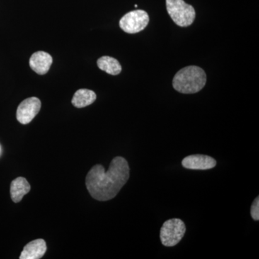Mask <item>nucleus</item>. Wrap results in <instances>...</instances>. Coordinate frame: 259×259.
Masks as SVG:
<instances>
[{"label": "nucleus", "instance_id": "f257e3e1", "mask_svg": "<svg viewBox=\"0 0 259 259\" xmlns=\"http://www.w3.org/2000/svg\"><path fill=\"white\" fill-rule=\"evenodd\" d=\"M129 177L128 163L125 158L117 156L112 160L107 171L100 164L91 168L86 177L87 188L94 199L110 200L127 183Z\"/></svg>", "mask_w": 259, "mask_h": 259}, {"label": "nucleus", "instance_id": "f03ea898", "mask_svg": "<svg viewBox=\"0 0 259 259\" xmlns=\"http://www.w3.org/2000/svg\"><path fill=\"white\" fill-rule=\"evenodd\" d=\"M207 76L202 68L196 66H187L180 70L173 79V88L182 94L199 93L204 88Z\"/></svg>", "mask_w": 259, "mask_h": 259}, {"label": "nucleus", "instance_id": "7ed1b4c3", "mask_svg": "<svg viewBox=\"0 0 259 259\" xmlns=\"http://www.w3.org/2000/svg\"><path fill=\"white\" fill-rule=\"evenodd\" d=\"M166 5L167 12L176 25L188 27L193 23L196 13L192 5L184 0H166Z\"/></svg>", "mask_w": 259, "mask_h": 259}, {"label": "nucleus", "instance_id": "20e7f679", "mask_svg": "<svg viewBox=\"0 0 259 259\" xmlns=\"http://www.w3.org/2000/svg\"><path fill=\"white\" fill-rule=\"evenodd\" d=\"M186 232L185 223L178 218L168 220L163 223L160 231V238L164 246L172 247L178 244Z\"/></svg>", "mask_w": 259, "mask_h": 259}, {"label": "nucleus", "instance_id": "39448f33", "mask_svg": "<svg viewBox=\"0 0 259 259\" xmlns=\"http://www.w3.org/2000/svg\"><path fill=\"white\" fill-rule=\"evenodd\" d=\"M149 23V16L144 10H137L130 12L120 19V27L124 32L130 34L137 33L144 30Z\"/></svg>", "mask_w": 259, "mask_h": 259}, {"label": "nucleus", "instance_id": "423d86ee", "mask_svg": "<svg viewBox=\"0 0 259 259\" xmlns=\"http://www.w3.org/2000/svg\"><path fill=\"white\" fill-rule=\"evenodd\" d=\"M41 102L37 97H30L23 100L17 110V119L23 125L30 123L40 111Z\"/></svg>", "mask_w": 259, "mask_h": 259}, {"label": "nucleus", "instance_id": "0eeeda50", "mask_svg": "<svg viewBox=\"0 0 259 259\" xmlns=\"http://www.w3.org/2000/svg\"><path fill=\"white\" fill-rule=\"evenodd\" d=\"M183 167L192 170H208L217 164L214 158L202 154L191 155L184 158L182 162Z\"/></svg>", "mask_w": 259, "mask_h": 259}, {"label": "nucleus", "instance_id": "6e6552de", "mask_svg": "<svg viewBox=\"0 0 259 259\" xmlns=\"http://www.w3.org/2000/svg\"><path fill=\"white\" fill-rule=\"evenodd\" d=\"M53 63L52 56L44 51L34 53L30 59V66L37 74H47Z\"/></svg>", "mask_w": 259, "mask_h": 259}, {"label": "nucleus", "instance_id": "1a4fd4ad", "mask_svg": "<svg viewBox=\"0 0 259 259\" xmlns=\"http://www.w3.org/2000/svg\"><path fill=\"white\" fill-rule=\"evenodd\" d=\"M47 246L45 241L42 239H36L28 243L24 247L20 254V259H39L41 258L47 252Z\"/></svg>", "mask_w": 259, "mask_h": 259}, {"label": "nucleus", "instance_id": "9d476101", "mask_svg": "<svg viewBox=\"0 0 259 259\" xmlns=\"http://www.w3.org/2000/svg\"><path fill=\"white\" fill-rule=\"evenodd\" d=\"M30 184L26 179L23 177H18L12 182L10 186V194L12 200L15 203H18L22 200L24 196L30 191Z\"/></svg>", "mask_w": 259, "mask_h": 259}, {"label": "nucleus", "instance_id": "9b49d317", "mask_svg": "<svg viewBox=\"0 0 259 259\" xmlns=\"http://www.w3.org/2000/svg\"><path fill=\"white\" fill-rule=\"evenodd\" d=\"M96 94L88 89H81L75 93L73 97V105L78 108L88 107L96 100Z\"/></svg>", "mask_w": 259, "mask_h": 259}, {"label": "nucleus", "instance_id": "f8f14e48", "mask_svg": "<svg viewBox=\"0 0 259 259\" xmlns=\"http://www.w3.org/2000/svg\"><path fill=\"white\" fill-rule=\"evenodd\" d=\"M97 66L107 74L117 75L122 71V66L119 61L110 56H102L97 61Z\"/></svg>", "mask_w": 259, "mask_h": 259}, {"label": "nucleus", "instance_id": "ddd939ff", "mask_svg": "<svg viewBox=\"0 0 259 259\" xmlns=\"http://www.w3.org/2000/svg\"><path fill=\"white\" fill-rule=\"evenodd\" d=\"M250 214L251 217L254 221H258L259 220V197H257L253 201L251 207H250Z\"/></svg>", "mask_w": 259, "mask_h": 259}]
</instances>
